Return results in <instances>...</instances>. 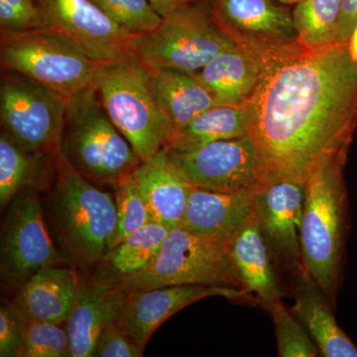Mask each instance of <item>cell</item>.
<instances>
[{
	"label": "cell",
	"instance_id": "obj_37",
	"mask_svg": "<svg viewBox=\"0 0 357 357\" xmlns=\"http://www.w3.org/2000/svg\"><path fill=\"white\" fill-rule=\"evenodd\" d=\"M347 44H349V53H351V57L357 61V26L354 31L352 32L351 36L349 37Z\"/></svg>",
	"mask_w": 357,
	"mask_h": 357
},
{
	"label": "cell",
	"instance_id": "obj_8",
	"mask_svg": "<svg viewBox=\"0 0 357 357\" xmlns=\"http://www.w3.org/2000/svg\"><path fill=\"white\" fill-rule=\"evenodd\" d=\"M236 43L201 7H181L154 31L134 35L130 55L147 69L195 73Z\"/></svg>",
	"mask_w": 357,
	"mask_h": 357
},
{
	"label": "cell",
	"instance_id": "obj_22",
	"mask_svg": "<svg viewBox=\"0 0 357 357\" xmlns=\"http://www.w3.org/2000/svg\"><path fill=\"white\" fill-rule=\"evenodd\" d=\"M293 314L325 357H357V347L335 321L325 294L301 267Z\"/></svg>",
	"mask_w": 357,
	"mask_h": 357
},
{
	"label": "cell",
	"instance_id": "obj_28",
	"mask_svg": "<svg viewBox=\"0 0 357 357\" xmlns=\"http://www.w3.org/2000/svg\"><path fill=\"white\" fill-rule=\"evenodd\" d=\"M114 199L117 222L109 250L153 220L132 174L115 187Z\"/></svg>",
	"mask_w": 357,
	"mask_h": 357
},
{
	"label": "cell",
	"instance_id": "obj_21",
	"mask_svg": "<svg viewBox=\"0 0 357 357\" xmlns=\"http://www.w3.org/2000/svg\"><path fill=\"white\" fill-rule=\"evenodd\" d=\"M79 277L73 268H42L20 289L16 300L28 318L66 325L76 301Z\"/></svg>",
	"mask_w": 357,
	"mask_h": 357
},
{
	"label": "cell",
	"instance_id": "obj_25",
	"mask_svg": "<svg viewBox=\"0 0 357 357\" xmlns=\"http://www.w3.org/2000/svg\"><path fill=\"white\" fill-rule=\"evenodd\" d=\"M171 227L155 220L107 251L102 262L121 277L137 273L159 255Z\"/></svg>",
	"mask_w": 357,
	"mask_h": 357
},
{
	"label": "cell",
	"instance_id": "obj_24",
	"mask_svg": "<svg viewBox=\"0 0 357 357\" xmlns=\"http://www.w3.org/2000/svg\"><path fill=\"white\" fill-rule=\"evenodd\" d=\"M246 134L248 128L243 107L215 105L174 132L167 146L175 153H185L215 141Z\"/></svg>",
	"mask_w": 357,
	"mask_h": 357
},
{
	"label": "cell",
	"instance_id": "obj_14",
	"mask_svg": "<svg viewBox=\"0 0 357 357\" xmlns=\"http://www.w3.org/2000/svg\"><path fill=\"white\" fill-rule=\"evenodd\" d=\"M128 291L121 277L100 262L88 278H79L74 307L68 319L70 357H91L105 326L119 321Z\"/></svg>",
	"mask_w": 357,
	"mask_h": 357
},
{
	"label": "cell",
	"instance_id": "obj_30",
	"mask_svg": "<svg viewBox=\"0 0 357 357\" xmlns=\"http://www.w3.org/2000/svg\"><path fill=\"white\" fill-rule=\"evenodd\" d=\"M20 357H70L67 326L28 319Z\"/></svg>",
	"mask_w": 357,
	"mask_h": 357
},
{
	"label": "cell",
	"instance_id": "obj_19",
	"mask_svg": "<svg viewBox=\"0 0 357 357\" xmlns=\"http://www.w3.org/2000/svg\"><path fill=\"white\" fill-rule=\"evenodd\" d=\"M229 248L243 290L255 296L267 307L281 300L267 238L256 211L229 237Z\"/></svg>",
	"mask_w": 357,
	"mask_h": 357
},
{
	"label": "cell",
	"instance_id": "obj_31",
	"mask_svg": "<svg viewBox=\"0 0 357 357\" xmlns=\"http://www.w3.org/2000/svg\"><path fill=\"white\" fill-rule=\"evenodd\" d=\"M112 20L134 35L154 31L163 17L148 0H91Z\"/></svg>",
	"mask_w": 357,
	"mask_h": 357
},
{
	"label": "cell",
	"instance_id": "obj_12",
	"mask_svg": "<svg viewBox=\"0 0 357 357\" xmlns=\"http://www.w3.org/2000/svg\"><path fill=\"white\" fill-rule=\"evenodd\" d=\"M42 26L96 62L130 55L134 34L91 0H37Z\"/></svg>",
	"mask_w": 357,
	"mask_h": 357
},
{
	"label": "cell",
	"instance_id": "obj_34",
	"mask_svg": "<svg viewBox=\"0 0 357 357\" xmlns=\"http://www.w3.org/2000/svg\"><path fill=\"white\" fill-rule=\"evenodd\" d=\"M142 349L122 330L117 321L105 326L96 340V357H141Z\"/></svg>",
	"mask_w": 357,
	"mask_h": 357
},
{
	"label": "cell",
	"instance_id": "obj_15",
	"mask_svg": "<svg viewBox=\"0 0 357 357\" xmlns=\"http://www.w3.org/2000/svg\"><path fill=\"white\" fill-rule=\"evenodd\" d=\"M215 20L234 42L257 53L299 44L292 14L273 0H215Z\"/></svg>",
	"mask_w": 357,
	"mask_h": 357
},
{
	"label": "cell",
	"instance_id": "obj_11",
	"mask_svg": "<svg viewBox=\"0 0 357 357\" xmlns=\"http://www.w3.org/2000/svg\"><path fill=\"white\" fill-rule=\"evenodd\" d=\"M174 158L194 187L256 194L268 182L259 151L249 134L208 143Z\"/></svg>",
	"mask_w": 357,
	"mask_h": 357
},
{
	"label": "cell",
	"instance_id": "obj_29",
	"mask_svg": "<svg viewBox=\"0 0 357 357\" xmlns=\"http://www.w3.org/2000/svg\"><path fill=\"white\" fill-rule=\"evenodd\" d=\"M268 309L273 318L278 356L281 357H314L319 351L304 326L284 306L276 301Z\"/></svg>",
	"mask_w": 357,
	"mask_h": 357
},
{
	"label": "cell",
	"instance_id": "obj_38",
	"mask_svg": "<svg viewBox=\"0 0 357 357\" xmlns=\"http://www.w3.org/2000/svg\"><path fill=\"white\" fill-rule=\"evenodd\" d=\"M278 1L283 4H297L303 0H278Z\"/></svg>",
	"mask_w": 357,
	"mask_h": 357
},
{
	"label": "cell",
	"instance_id": "obj_33",
	"mask_svg": "<svg viewBox=\"0 0 357 357\" xmlns=\"http://www.w3.org/2000/svg\"><path fill=\"white\" fill-rule=\"evenodd\" d=\"M2 31L20 32L42 26L41 11L35 0H0Z\"/></svg>",
	"mask_w": 357,
	"mask_h": 357
},
{
	"label": "cell",
	"instance_id": "obj_23",
	"mask_svg": "<svg viewBox=\"0 0 357 357\" xmlns=\"http://www.w3.org/2000/svg\"><path fill=\"white\" fill-rule=\"evenodd\" d=\"M147 73L155 100L172 124L173 133L215 105L210 91L192 73L168 69H147Z\"/></svg>",
	"mask_w": 357,
	"mask_h": 357
},
{
	"label": "cell",
	"instance_id": "obj_9",
	"mask_svg": "<svg viewBox=\"0 0 357 357\" xmlns=\"http://www.w3.org/2000/svg\"><path fill=\"white\" fill-rule=\"evenodd\" d=\"M68 100L43 84L15 73L2 79L0 116L4 130L32 153L62 149Z\"/></svg>",
	"mask_w": 357,
	"mask_h": 357
},
{
	"label": "cell",
	"instance_id": "obj_13",
	"mask_svg": "<svg viewBox=\"0 0 357 357\" xmlns=\"http://www.w3.org/2000/svg\"><path fill=\"white\" fill-rule=\"evenodd\" d=\"M210 297L237 300L250 295L243 289L203 285L128 291L117 323L144 351L152 335L167 319L190 305Z\"/></svg>",
	"mask_w": 357,
	"mask_h": 357
},
{
	"label": "cell",
	"instance_id": "obj_16",
	"mask_svg": "<svg viewBox=\"0 0 357 357\" xmlns=\"http://www.w3.org/2000/svg\"><path fill=\"white\" fill-rule=\"evenodd\" d=\"M255 197L256 215L267 241L289 261H301L305 184L270 180Z\"/></svg>",
	"mask_w": 357,
	"mask_h": 357
},
{
	"label": "cell",
	"instance_id": "obj_18",
	"mask_svg": "<svg viewBox=\"0 0 357 357\" xmlns=\"http://www.w3.org/2000/svg\"><path fill=\"white\" fill-rule=\"evenodd\" d=\"M260 73L259 54L236 42L195 75L210 91L215 105L243 107L255 93Z\"/></svg>",
	"mask_w": 357,
	"mask_h": 357
},
{
	"label": "cell",
	"instance_id": "obj_6",
	"mask_svg": "<svg viewBox=\"0 0 357 357\" xmlns=\"http://www.w3.org/2000/svg\"><path fill=\"white\" fill-rule=\"evenodd\" d=\"M229 239L172 227L161 250L137 273L121 277L126 291L203 285L243 289L232 262Z\"/></svg>",
	"mask_w": 357,
	"mask_h": 357
},
{
	"label": "cell",
	"instance_id": "obj_4",
	"mask_svg": "<svg viewBox=\"0 0 357 357\" xmlns=\"http://www.w3.org/2000/svg\"><path fill=\"white\" fill-rule=\"evenodd\" d=\"M93 88L105 112L141 162L158 153L173 135L172 124L159 109L144 65L133 55L100 63Z\"/></svg>",
	"mask_w": 357,
	"mask_h": 357
},
{
	"label": "cell",
	"instance_id": "obj_27",
	"mask_svg": "<svg viewBox=\"0 0 357 357\" xmlns=\"http://www.w3.org/2000/svg\"><path fill=\"white\" fill-rule=\"evenodd\" d=\"M42 154L32 153L2 131L0 136V206L6 208L36 177Z\"/></svg>",
	"mask_w": 357,
	"mask_h": 357
},
{
	"label": "cell",
	"instance_id": "obj_7",
	"mask_svg": "<svg viewBox=\"0 0 357 357\" xmlns=\"http://www.w3.org/2000/svg\"><path fill=\"white\" fill-rule=\"evenodd\" d=\"M0 60L67 100L93 88L100 64L43 27L2 31Z\"/></svg>",
	"mask_w": 357,
	"mask_h": 357
},
{
	"label": "cell",
	"instance_id": "obj_26",
	"mask_svg": "<svg viewBox=\"0 0 357 357\" xmlns=\"http://www.w3.org/2000/svg\"><path fill=\"white\" fill-rule=\"evenodd\" d=\"M342 0H303L292 15L303 48L316 50L337 43Z\"/></svg>",
	"mask_w": 357,
	"mask_h": 357
},
{
	"label": "cell",
	"instance_id": "obj_20",
	"mask_svg": "<svg viewBox=\"0 0 357 357\" xmlns=\"http://www.w3.org/2000/svg\"><path fill=\"white\" fill-rule=\"evenodd\" d=\"M255 211V194L192 187L181 225L197 234L229 238Z\"/></svg>",
	"mask_w": 357,
	"mask_h": 357
},
{
	"label": "cell",
	"instance_id": "obj_32",
	"mask_svg": "<svg viewBox=\"0 0 357 357\" xmlns=\"http://www.w3.org/2000/svg\"><path fill=\"white\" fill-rule=\"evenodd\" d=\"M25 310L17 300L0 307V356L20 357L28 323Z\"/></svg>",
	"mask_w": 357,
	"mask_h": 357
},
{
	"label": "cell",
	"instance_id": "obj_3",
	"mask_svg": "<svg viewBox=\"0 0 357 357\" xmlns=\"http://www.w3.org/2000/svg\"><path fill=\"white\" fill-rule=\"evenodd\" d=\"M347 155L328 160L305 183L301 227V264L328 300L340 283L347 191L342 170Z\"/></svg>",
	"mask_w": 357,
	"mask_h": 357
},
{
	"label": "cell",
	"instance_id": "obj_39",
	"mask_svg": "<svg viewBox=\"0 0 357 357\" xmlns=\"http://www.w3.org/2000/svg\"><path fill=\"white\" fill-rule=\"evenodd\" d=\"M35 1H37V0H35Z\"/></svg>",
	"mask_w": 357,
	"mask_h": 357
},
{
	"label": "cell",
	"instance_id": "obj_1",
	"mask_svg": "<svg viewBox=\"0 0 357 357\" xmlns=\"http://www.w3.org/2000/svg\"><path fill=\"white\" fill-rule=\"evenodd\" d=\"M261 73L244 105L268 180L305 184L347 155L357 124V61L347 42L259 52Z\"/></svg>",
	"mask_w": 357,
	"mask_h": 357
},
{
	"label": "cell",
	"instance_id": "obj_2",
	"mask_svg": "<svg viewBox=\"0 0 357 357\" xmlns=\"http://www.w3.org/2000/svg\"><path fill=\"white\" fill-rule=\"evenodd\" d=\"M51 211L70 259L83 270L102 262L116 227L114 197L84 177L63 149L56 155Z\"/></svg>",
	"mask_w": 357,
	"mask_h": 357
},
{
	"label": "cell",
	"instance_id": "obj_17",
	"mask_svg": "<svg viewBox=\"0 0 357 357\" xmlns=\"http://www.w3.org/2000/svg\"><path fill=\"white\" fill-rule=\"evenodd\" d=\"M152 220L169 227L184 220L188 199L194 187L178 165L172 152L164 146L132 173Z\"/></svg>",
	"mask_w": 357,
	"mask_h": 357
},
{
	"label": "cell",
	"instance_id": "obj_36",
	"mask_svg": "<svg viewBox=\"0 0 357 357\" xmlns=\"http://www.w3.org/2000/svg\"><path fill=\"white\" fill-rule=\"evenodd\" d=\"M161 17L170 15L178 8L189 3V0H148Z\"/></svg>",
	"mask_w": 357,
	"mask_h": 357
},
{
	"label": "cell",
	"instance_id": "obj_35",
	"mask_svg": "<svg viewBox=\"0 0 357 357\" xmlns=\"http://www.w3.org/2000/svg\"><path fill=\"white\" fill-rule=\"evenodd\" d=\"M357 26V0H342L338 21L337 42H347Z\"/></svg>",
	"mask_w": 357,
	"mask_h": 357
},
{
	"label": "cell",
	"instance_id": "obj_10",
	"mask_svg": "<svg viewBox=\"0 0 357 357\" xmlns=\"http://www.w3.org/2000/svg\"><path fill=\"white\" fill-rule=\"evenodd\" d=\"M2 227L1 276L6 285L20 290L42 268L64 265L44 220L37 192L26 188L8 204Z\"/></svg>",
	"mask_w": 357,
	"mask_h": 357
},
{
	"label": "cell",
	"instance_id": "obj_5",
	"mask_svg": "<svg viewBox=\"0 0 357 357\" xmlns=\"http://www.w3.org/2000/svg\"><path fill=\"white\" fill-rule=\"evenodd\" d=\"M96 96L93 86L68 100L62 149L89 181L116 187L141 160Z\"/></svg>",
	"mask_w": 357,
	"mask_h": 357
}]
</instances>
